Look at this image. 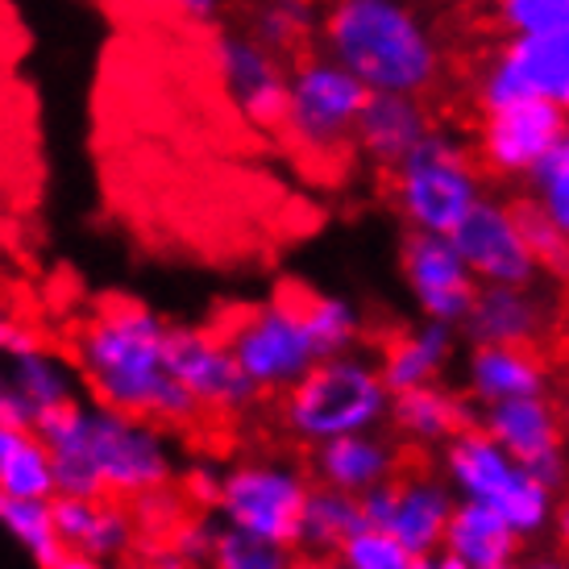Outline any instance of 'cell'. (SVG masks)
Instances as JSON below:
<instances>
[{
	"instance_id": "34",
	"label": "cell",
	"mask_w": 569,
	"mask_h": 569,
	"mask_svg": "<svg viewBox=\"0 0 569 569\" xmlns=\"http://www.w3.org/2000/svg\"><path fill=\"white\" fill-rule=\"evenodd\" d=\"M133 540H138V528H133L129 507L112 503V499H100V503L92 507V523H88V532H83L76 553L96 557V561L112 566V561H121V557L133 549Z\"/></svg>"
},
{
	"instance_id": "5",
	"label": "cell",
	"mask_w": 569,
	"mask_h": 569,
	"mask_svg": "<svg viewBox=\"0 0 569 569\" xmlns=\"http://www.w3.org/2000/svg\"><path fill=\"white\" fill-rule=\"evenodd\" d=\"M366 88L349 71L325 59V54H303L300 63L287 71V104L279 133L312 159L325 171L346 167L353 154V126L366 104Z\"/></svg>"
},
{
	"instance_id": "23",
	"label": "cell",
	"mask_w": 569,
	"mask_h": 569,
	"mask_svg": "<svg viewBox=\"0 0 569 569\" xmlns=\"http://www.w3.org/2000/svg\"><path fill=\"white\" fill-rule=\"evenodd\" d=\"M387 420L399 428V437H408L416 445H449L458 432L478 425V408L441 382H428V387L391 396Z\"/></svg>"
},
{
	"instance_id": "20",
	"label": "cell",
	"mask_w": 569,
	"mask_h": 569,
	"mask_svg": "<svg viewBox=\"0 0 569 569\" xmlns=\"http://www.w3.org/2000/svg\"><path fill=\"white\" fill-rule=\"evenodd\" d=\"M312 475H317V487L362 499L366 490L399 478V449L379 432L337 437L312 449Z\"/></svg>"
},
{
	"instance_id": "10",
	"label": "cell",
	"mask_w": 569,
	"mask_h": 569,
	"mask_svg": "<svg viewBox=\"0 0 569 569\" xmlns=\"http://www.w3.org/2000/svg\"><path fill=\"white\" fill-rule=\"evenodd\" d=\"M478 112H495L520 100L569 104V38H503L470 80Z\"/></svg>"
},
{
	"instance_id": "2",
	"label": "cell",
	"mask_w": 569,
	"mask_h": 569,
	"mask_svg": "<svg viewBox=\"0 0 569 569\" xmlns=\"http://www.w3.org/2000/svg\"><path fill=\"white\" fill-rule=\"evenodd\" d=\"M320 54L366 92L428 100L445 83V47L416 0H329Z\"/></svg>"
},
{
	"instance_id": "16",
	"label": "cell",
	"mask_w": 569,
	"mask_h": 569,
	"mask_svg": "<svg viewBox=\"0 0 569 569\" xmlns=\"http://www.w3.org/2000/svg\"><path fill=\"white\" fill-rule=\"evenodd\" d=\"M399 267L408 279V291L416 296L425 320L461 329V320L475 303L478 283L470 279L466 262L458 258L449 238H428V233H408L399 250Z\"/></svg>"
},
{
	"instance_id": "1",
	"label": "cell",
	"mask_w": 569,
	"mask_h": 569,
	"mask_svg": "<svg viewBox=\"0 0 569 569\" xmlns=\"http://www.w3.org/2000/svg\"><path fill=\"white\" fill-rule=\"evenodd\" d=\"M167 320L129 300L112 296L92 312L80 332V370L96 408L133 416L146 425H191L200 408L162 366Z\"/></svg>"
},
{
	"instance_id": "4",
	"label": "cell",
	"mask_w": 569,
	"mask_h": 569,
	"mask_svg": "<svg viewBox=\"0 0 569 569\" xmlns=\"http://www.w3.org/2000/svg\"><path fill=\"white\" fill-rule=\"evenodd\" d=\"M391 196L399 217L408 221V233L449 238L487 196V179L461 133L432 126L391 171Z\"/></svg>"
},
{
	"instance_id": "19",
	"label": "cell",
	"mask_w": 569,
	"mask_h": 569,
	"mask_svg": "<svg viewBox=\"0 0 569 569\" xmlns=\"http://www.w3.org/2000/svg\"><path fill=\"white\" fill-rule=\"evenodd\" d=\"M549 382H553V370L540 349L475 346L466 358V387H470V403L478 411L511 403V399L549 396Z\"/></svg>"
},
{
	"instance_id": "12",
	"label": "cell",
	"mask_w": 569,
	"mask_h": 569,
	"mask_svg": "<svg viewBox=\"0 0 569 569\" xmlns=\"http://www.w3.org/2000/svg\"><path fill=\"white\" fill-rule=\"evenodd\" d=\"M162 366L200 411H246L258 399L246 375L238 370L233 353L224 349L217 329H200V325H167V341H162Z\"/></svg>"
},
{
	"instance_id": "17",
	"label": "cell",
	"mask_w": 569,
	"mask_h": 569,
	"mask_svg": "<svg viewBox=\"0 0 569 569\" xmlns=\"http://www.w3.org/2000/svg\"><path fill=\"white\" fill-rule=\"evenodd\" d=\"M553 329V303L537 287H478L461 332L475 346H520L540 349Z\"/></svg>"
},
{
	"instance_id": "24",
	"label": "cell",
	"mask_w": 569,
	"mask_h": 569,
	"mask_svg": "<svg viewBox=\"0 0 569 569\" xmlns=\"http://www.w3.org/2000/svg\"><path fill=\"white\" fill-rule=\"evenodd\" d=\"M523 540L507 528L495 511L478 503H461L453 507V516L445 523V537H441V553L453 557L458 566L466 569H503L516 566L520 557Z\"/></svg>"
},
{
	"instance_id": "27",
	"label": "cell",
	"mask_w": 569,
	"mask_h": 569,
	"mask_svg": "<svg viewBox=\"0 0 569 569\" xmlns=\"http://www.w3.org/2000/svg\"><path fill=\"white\" fill-rule=\"evenodd\" d=\"M291 296H296V308H300V320L308 337H312V349L317 358H337V353H349L358 349V337H362V317L358 308L341 296H325V291H312L303 283H291Z\"/></svg>"
},
{
	"instance_id": "32",
	"label": "cell",
	"mask_w": 569,
	"mask_h": 569,
	"mask_svg": "<svg viewBox=\"0 0 569 569\" xmlns=\"http://www.w3.org/2000/svg\"><path fill=\"white\" fill-rule=\"evenodd\" d=\"M523 188H528L523 196H528L557 229L569 233V138H561L532 171L523 174Z\"/></svg>"
},
{
	"instance_id": "30",
	"label": "cell",
	"mask_w": 569,
	"mask_h": 569,
	"mask_svg": "<svg viewBox=\"0 0 569 569\" xmlns=\"http://www.w3.org/2000/svg\"><path fill=\"white\" fill-rule=\"evenodd\" d=\"M0 523L13 532V540L33 557L38 569H54L59 557L67 553L59 537H54V520H50V503H26V499H0Z\"/></svg>"
},
{
	"instance_id": "8",
	"label": "cell",
	"mask_w": 569,
	"mask_h": 569,
	"mask_svg": "<svg viewBox=\"0 0 569 569\" xmlns=\"http://www.w3.org/2000/svg\"><path fill=\"white\" fill-rule=\"evenodd\" d=\"M83 458L92 461L104 499H142L150 490L171 487L174 453L171 441L159 432V425H146L133 416H117L109 408L83 403L80 428Z\"/></svg>"
},
{
	"instance_id": "14",
	"label": "cell",
	"mask_w": 569,
	"mask_h": 569,
	"mask_svg": "<svg viewBox=\"0 0 569 569\" xmlns=\"http://www.w3.org/2000/svg\"><path fill=\"white\" fill-rule=\"evenodd\" d=\"M478 428L503 449L507 458L520 461L540 487H549L553 495L561 490V482H566V437H561V411L549 396L482 408Z\"/></svg>"
},
{
	"instance_id": "29",
	"label": "cell",
	"mask_w": 569,
	"mask_h": 569,
	"mask_svg": "<svg viewBox=\"0 0 569 569\" xmlns=\"http://www.w3.org/2000/svg\"><path fill=\"white\" fill-rule=\"evenodd\" d=\"M507 208H511L516 233H520L523 250L532 253V262L540 267V274H557V279H561V274L569 270V233L566 229H557L528 196H507Z\"/></svg>"
},
{
	"instance_id": "40",
	"label": "cell",
	"mask_w": 569,
	"mask_h": 569,
	"mask_svg": "<svg viewBox=\"0 0 569 569\" xmlns=\"http://www.w3.org/2000/svg\"><path fill=\"white\" fill-rule=\"evenodd\" d=\"M0 428H17V432H30L33 428V411L9 391L4 379H0Z\"/></svg>"
},
{
	"instance_id": "22",
	"label": "cell",
	"mask_w": 569,
	"mask_h": 569,
	"mask_svg": "<svg viewBox=\"0 0 569 569\" xmlns=\"http://www.w3.org/2000/svg\"><path fill=\"white\" fill-rule=\"evenodd\" d=\"M453 353H458V329L425 320V325L391 337L379 358H375V366H379L382 387L391 396H403V391H416V387H428V382H441Z\"/></svg>"
},
{
	"instance_id": "39",
	"label": "cell",
	"mask_w": 569,
	"mask_h": 569,
	"mask_svg": "<svg viewBox=\"0 0 569 569\" xmlns=\"http://www.w3.org/2000/svg\"><path fill=\"white\" fill-rule=\"evenodd\" d=\"M217 495H221V475L212 466H188V475L179 478V499L183 507H200V511H217Z\"/></svg>"
},
{
	"instance_id": "28",
	"label": "cell",
	"mask_w": 569,
	"mask_h": 569,
	"mask_svg": "<svg viewBox=\"0 0 569 569\" xmlns=\"http://www.w3.org/2000/svg\"><path fill=\"white\" fill-rule=\"evenodd\" d=\"M362 511H358V499L349 495H337V490L312 487L308 490V503H303V520H300V545L312 557L337 553L353 532H362Z\"/></svg>"
},
{
	"instance_id": "42",
	"label": "cell",
	"mask_w": 569,
	"mask_h": 569,
	"mask_svg": "<svg viewBox=\"0 0 569 569\" xmlns=\"http://www.w3.org/2000/svg\"><path fill=\"white\" fill-rule=\"evenodd\" d=\"M54 569H112V566H104V561H96V557H83V553H63Z\"/></svg>"
},
{
	"instance_id": "37",
	"label": "cell",
	"mask_w": 569,
	"mask_h": 569,
	"mask_svg": "<svg viewBox=\"0 0 569 569\" xmlns=\"http://www.w3.org/2000/svg\"><path fill=\"white\" fill-rule=\"evenodd\" d=\"M217 537H221V523L212 520L208 511H191V516H179V523L167 532V549L188 569H208Z\"/></svg>"
},
{
	"instance_id": "43",
	"label": "cell",
	"mask_w": 569,
	"mask_h": 569,
	"mask_svg": "<svg viewBox=\"0 0 569 569\" xmlns=\"http://www.w3.org/2000/svg\"><path fill=\"white\" fill-rule=\"evenodd\" d=\"M13 329H17V320L0 308V349H4V341H9V337H13Z\"/></svg>"
},
{
	"instance_id": "3",
	"label": "cell",
	"mask_w": 569,
	"mask_h": 569,
	"mask_svg": "<svg viewBox=\"0 0 569 569\" xmlns=\"http://www.w3.org/2000/svg\"><path fill=\"white\" fill-rule=\"evenodd\" d=\"M391 391L382 387L370 353H337L317 362L303 379L283 391V428L303 445H325L337 437L375 432L387 420Z\"/></svg>"
},
{
	"instance_id": "18",
	"label": "cell",
	"mask_w": 569,
	"mask_h": 569,
	"mask_svg": "<svg viewBox=\"0 0 569 569\" xmlns=\"http://www.w3.org/2000/svg\"><path fill=\"white\" fill-rule=\"evenodd\" d=\"M428 129H432L428 100L370 92L358 112V126H353V154H362L379 171H396Z\"/></svg>"
},
{
	"instance_id": "36",
	"label": "cell",
	"mask_w": 569,
	"mask_h": 569,
	"mask_svg": "<svg viewBox=\"0 0 569 569\" xmlns=\"http://www.w3.org/2000/svg\"><path fill=\"white\" fill-rule=\"evenodd\" d=\"M291 561H296L291 549H279V545L253 540V537H246V532L221 528L208 569H291Z\"/></svg>"
},
{
	"instance_id": "13",
	"label": "cell",
	"mask_w": 569,
	"mask_h": 569,
	"mask_svg": "<svg viewBox=\"0 0 569 569\" xmlns=\"http://www.w3.org/2000/svg\"><path fill=\"white\" fill-rule=\"evenodd\" d=\"M458 258L466 262L470 279L478 287H540V267L532 262V253L523 250L507 196H482L466 221L449 233Z\"/></svg>"
},
{
	"instance_id": "6",
	"label": "cell",
	"mask_w": 569,
	"mask_h": 569,
	"mask_svg": "<svg viewBox=\"0 0 569 569\" xmlns=\"http://www.w3.org/2000/svg\"><path fill=\"white\" fill-rule=\"evenodd\" d=\"M445 487L458 490L461 503L495 511L520 540L540 537L553 523V490L540 487L516 458H507L478 425L445 445Z\"/></svg>"
},
{
	"instance_id": "47",
	"label": "cell",
	"mask_w": 569,
	"mask_h": 569,
	"mask_svg": "<svg viewBox=\"0 0 569 569\" xmlns=\"http://www.w3.org/2000/svg\"><path fill=\"white\" fill-rule=\"evenodd\" d=\"M503 569H520V566H503Z\"/></svg>"
},
{
	"instance_id": "25",
	"label": "cell",
	"mask_w": 569,
	"mask_h": 569,
	"mask_svg": "<svg viewBox=\"0 0 569 569\" xmlns=\"http://www.w3.org/2000/svg\"><path fill=\"white\" fill-rule=\"evenodd\" d=\"M0 499H26V503L54 499L50 453L33 432L0 428Z\"/></svg>"
},
{
	"instance_id": "41",
	"label": "cell",
	"mask_w": 569,
	"mask_h": 569,
	"mask_svg": "<svg viewBox=\"0 0 569 569\" xmlns=\"http://www.w3.org/2000/svg\"><path fill=\"white\" fill-rule=\"evenodd\" d=\"M167 4L188 21H212L224 9V0H167Z\"/></svg>"
},
{
	"instance_id": "35",
	"label": "cell",
	"mask_w": 569,
	"mask_h": 569,
	"mask_svg": "<svg viewBox=\"0 0 569 569\" xmlns=\"http://www.w3.org/2000/svg\"><path fill=\"white\" fill-rule=\"evenodd\" d=\"M428 557H411L399 540H391L387 532L362 528L332 553L337 569H425Z\"/></svg>"
},
{
	"instance_id": "45",
	"label": "cell",
	"mask_w": 569,
	"mask_h": 569,
	"mask_svg": "<svg viewBox=\"0 0 569 569\" xmlns=\"http://www.w3.org/2000/svg\"><path fill=\"white\" fill-rule=\"evenodd\" d=\"M425 569H466V566H458V561H453V557L437 553V557H428V561H425Z\"/></svg>"
},
{
	"instance_id": "44",
	"label": "cell",
	"mask_w": 569,
	"mask_h": 569,
	"mask_svg": "<svg viewBox=\"0 0 569 569\" xmlns=\"http://www.w3.org/2000/svg\"><path fill=\"white\" fill-rule=\"evenodd\" d=\"M291 569H337V566L325 561V557H303V561H291Z\"/></svg>"
},
{
	"instance_id": "33",
	"label": "cell",
	"mask_w": 569,
	"mask_h": 569,
	"mask_svg": "<svg viewBox=\"0 0 569 569\" xmlns=\"http://www.w3.org/2000/svg\"><path fill=\"white\" fill-rule=\"evenodd\" d=\"M507 38H569V0H495Z\"/></svg>"
},
{
	"instance_id": "38",
	"label": "cell",
	"mask_w": 569,
	"mask_h": 569,
	"mask_svg": "<svg viewBox=\"0 0 569 569\" xmlns=\"http://www.w3.org/2000/svg\"><path fill=\"white\" fill-rule=\"evenodd\" d=\"M129 516H133V528L138 532H159V537H167L174 523H179V516H188V507H183V499L174 495L171 487L162 490H150V495H142V499H133L129 503Z\"/></svg>"
},
{
	"instance_id": "7",
	"label": "cell",
	"mask_w": 569,
	"mask_h": 569,
	"mask_svg": "<svg viewBox=\"0 0 569 569\" xmlns=\"http://www.w3.org/2000/svg\"><path fill=\"white\" fill-rule=\"evenodd\" d=\"M217 337L233 353L238 370L253 391H279L283 396L296 379H303L320 362L312 337L303 329L291 283H283L267 303L241 308L233 320L217 325Z\"/></svg>"
},
{
	"instance_id": "11",
	"label": "cell",
	"mask_w": 569,
	"mask_h": 569,
	"mask_svg": "<svg viewBox=\"0 0 569 569\" xmlns=\"http://www.w3.org/2000/svg\"><path fill=\"white\" fill-rule=\"evenodd\" d=\"M566 133V109H557L549 100H520L507 109L482 112L475 129V154L482 179H499V183H516L532 171L549 150H553Z\"/></svg>"
},
{
	"instance_id": "31",
	"label": "cell",
	"mask_w": 569,
	"mask_h": 569,
	"mask_svg": "<svg viewBox=\"0 0 569 569\" xmlns=\"http://www.w3.org/2000/svg\"><path fill=\"white\" fill-rule=\"evenodd\" d=\"M317 30V4L312 0H262L253 9V33L267 50L283 54V50H296Z\"/></svg>"
},
{
	"instance_id": "15",
	"label": "cell",
	"mask_w": 569,
	"mask_h": 569,
	"mask_svg": "<svg viewBox=\"0 0 569 569\" xmlns=\"http://www.w3.org/2000/svg\"><path fill=\"white\" fill-rule=\"evenodd\" d=\"M212 63L221 88L253 129H279L287 104V63L250 33L224 30L212 38Z\"/></svg>"
},
{
	"instance_id": "46",
	"label": "cell",
	"mask_w": 569,
	"mask_h": 569,
	"mask_svg": "<svg viewBox=\"0 0 569 569\" xmlns=\"http://www.w3.org/2000/svg\"><path fill=\"white\" fill-rule=\"evenodd\" d=\"M129 569H150V566H146V561H138V566H129Z\"/></svg>"
},
{
	"instance_id": "21",
	"label": "cell",
	"mask_w": 569,
	"mask_h": 569,
	"mask_svg": "<svg viewBox=\"0 0 569 569\" xmlns=\"http://www.w3.org/2000/svg\"><path fill=\"white\" fill-rule=\"evenodd\" d=\"M453 507H458V499H453V490L445 487L441 478H396V507H391V520H387L382 532L399 540L411 557H437Z\"/></svg>"
},
{
	"instance_id": "26",
	"label": "cell",
	"mask_w": 569,
	"mask_h": 569,
	"mask_svg": "<svg viewBox=\"0 0 569 569\" xmlns=\"http://www.w3.org/2000/svg\"><path fill=\"white\" fill-rule=\"evenodd\" d=\"M4 382H9V391H13L33 416H42V411L76 399V375H71V366H67L59 353H50L47 346L26 349V353L9 358Z\"/></svg>"
},
{
	"instance_id": "9",
	"label": "cell",
	"mask_w": 569,
	"mask_h": 569,
	"mask_svg": "<svg viewBox=\"0 0 569 569\" xmlns=\"http://www.w3.org/2000/svg\"><path fill=\"white\" fill-rule=\"evenodd\" d=\"M308 490L312 482L283 461H241L229 475H221L217 511L224 528L296 553Z\"/></svg>"
}]
</instances>
